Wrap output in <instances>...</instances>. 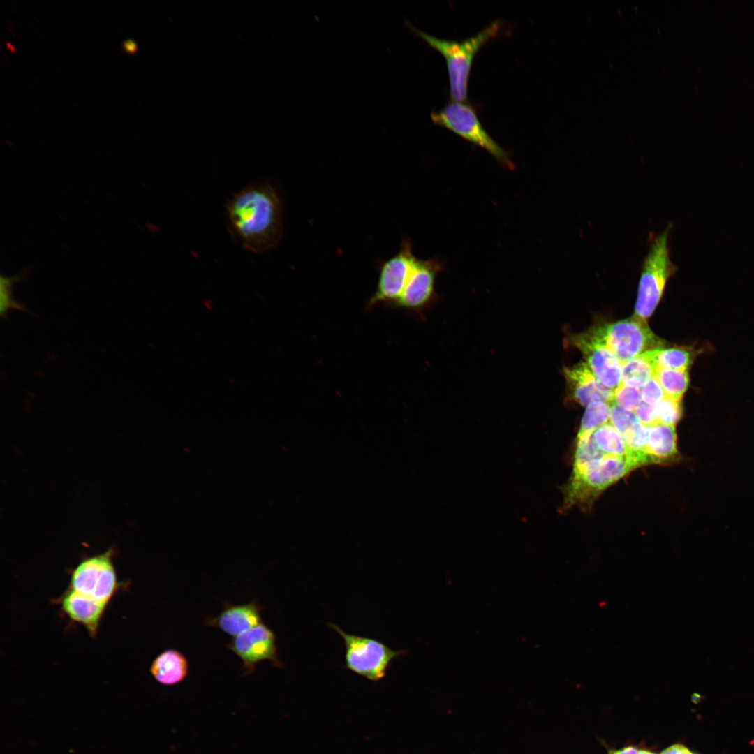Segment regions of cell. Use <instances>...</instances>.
<instances>
[{
  "label": "cell",
  "instance_id": "obj_1",
  "mask_svg": "<svg viewBox=\"0 0 754 754\" xmlns=\"http://www.w3.org/2000/svg\"><path fill=\"white\" fill-rule=\"evenodd\" d=\"M226 213L234 234L251 252L267 251L282 239V204L269 184L250 186L235 193L226 205Z\"/></svg>",
  "mask_w": 754,
  "mask_h": 754
},
{
  "label": "cell",
  "instance_id": "obj_2",
  "mask_svg": "<svg viewBox=\"0 0 754 754\" xmlns=\"http://www.w3.org/2000/svg\"><path fill=\"white\" fill-rule=\"evenodd\" d=\"M404 23L413 33L443 54L447 64L450 97L455 101H466L473 59L487 42L498 34L502 21L495 20L477 34L461 40L438 38L420 30L408 20Z\"/></svg>",
  "mask_w": 754,
  "mask_h": 754
},
{
  "label": "cell",
  "instance_id": "obj_3",
  "mask_svg": "<svg viewBox=\"0 0 754 754\" xmlns=\"http://www.w3.org/2000/svg\"><path fill=\"white\" fill-rule=\"evenodd\" d=\"M670 230L671 225L669 224L653 237L643 261L634 315L644 320L654 311L668 279L677 269L670 257L668 239Z\"/></svg>",
  "mask_w": 754,
  "mask_h": 754
},
{
  "label": "cell",
  "instance_id": "obj_4",
  "mask_svg": "<svg viewBox=\"0 0 754 754\" xmlns=\"http://www.w3.org/2000/svg\"><path fill=\"white\" fill-rule=\"evenodd\" d=\"M640 466L630 457L604 456L589 464L582 471L572 473L565 488V508L575 504L586 506L599 493Z\"/></svg>",
  "mask_w": 754,
  "mask_h": 754
},
{
  "label": "cell",
  "instance_id": "obj_5",
  "mask_svg": "<svg viewBox=\"0 0 754 754\" xmlns=\"http://www.w3.org/2000/svg\"><path fill=\"white\" fill-rule=\"evenodd\" d=\"M327 624L343 639L346 668L370 681L384 678L392 662L407 653L406 650H393L376 639L346 633L333 623Z\"/></svg>",
  "mask_w": 754,
  "mask_h": 754
},
{
  "label": "cell",
  "instance_id": "obj_6",
  "mask_svg": "<svg viewBox=\"0 0 754 754\" xmlns=\"http://www.w3.org/2000/svg\"><path fill=\"white\" fill-rule=\"evenodd\" d=\"M433 122L445 127L490 154L502 165L514 170L508 153L486 131L474 108L464 102L452 101L441 110L432 112Z\"/></svg>",
  "mask_w": 754,
  "mask_h": 754
},
{
  "label": "cell",
  "instance_id": "obj_7",
  "mask_svg": "<svg viewBox=\"0 0 754 754\" xmlns=\"http://www.w3.org/2000/svg\"><path fill=\"white\" fill-rule=\"evenodd\" d=\"M606 347L622 363L646 351L663 348V341L653 334L646 320L633 315L626 319L593 327Z\"/></svg>",
  "mask_w": 754,
  "mask_h": 754
},
{
  "label": "cell",
  "instance_id": "obj_8",
  "mask_svg": "<svg viewBox=\"0 0 754 754\" xmlns=\"http://www.w3.org/2000/svg\"><path fill=\"white\" fill-rule=\"evenodd\" d=\"M411 241L404 239L397 253L378 263V276L374 293L366 304L367 310L381 304L393 308L399 299L415 266Z\"/></svg>",
  "mask_w": 754,
  "mask_h": 754
},
{
  "label": "cell",
  "instance_id": "obj_9",
  "mask_svg": "<svg viewBox=\"0 0 754 754\" xmlns=\"http://www.w3.org/2000/svg\"><path fill=\"white\" fill-rule=\"evenodd\" d=\"M113 549L82 560L73 570L71 589L108 604L117 589Z\"/></svg>",
  "mask_w": 754,
  "mask_h": 754
},
{
  "label": "cell",
  "instance_id": "obj_10",
  "mask_svg": "<svg viewBox=\"0 0 754 754\" xmlns=\"http://www.w3.org/2000/svg\"><path fill=\"white\" fill-rule=\"evenodd\" d=\"M226 646L242 660L246 674L264 660L279 667L283 665L278 656L276 635L263 623L234 637Z\"/></svg>",
  "mask_w": 754,
  "mask_h": 754
},
{
  "label": "cell",
  "instance_id": "obj_11",
  "mask_svg": "<svg viewBox=\"0 0 754 754\" xmlns=\"http://www.w3.org/2000/svg\"><path fill=\"white\" fill-rule=\"evenodd\" d=\"M572 345L582 353L586 364L605 387L615 390L621 383L622 362L606 347L593 328L575 335Z\"/></svg>",
  "mask_w": 754,
  "mask_h": 754
},
{
  "label": "cell",
  "instance_id": "obj_12",
  "mask_svg": "<svg viewBox=\"0 0 754 754\" xmlns=\"http://www.w3.org/2000/svg\"><path fill=\"white\" fill-rule=\"evenodd\" d=\"M443 268L442 263L438 258H418L393 308L416 311L426 306L434 297L436 278Z\"/></svg>",
  "mask_w": 754,
  "mask_h": 754
},
{
  "label": "cell",
  "instance_id": "obj_13",
  "mask_svg": "<svg viewBox=\"0 0 754 754\" xmlns=\"http://www.w3.org/2000/svg\"><path fill=\"white\" fill-rule=\"evenodd\" d=\"M564 374L572 397L582 406L596 401L610 404L614 390L604 387L595 377L586 362H581L564 369Z\"/></svg>",
  "mask_w": 754,
  "mask_h": 754
},
{
  "label": "cell",
  "instance_id": "obj_14",
  "mask_svg": "<svg viewBox=\"0 0 754 754\" xmlns=\"http://www.w3.org/2000/svg\"><path fill=\"white\" fill-rule=\"evenodd\" d=\"M261 611L262 607L255 601L237 605L227 604L217 616L207 619L206 624L235 637L261 623Z\"/></svg>",
  "mask_w": 754,
  "mask_h": 754
},
{
  "label": "cell",
  "instance_id": "obj_15",
  "mask_svg": "<svg viewBox=\"0 0 754 754\" xmlns=\"http://www.w3.org/2000/svg\"><path fill=\"white\" fill-rule=\"evenodd\" d=\"M61 603L63 610L72 620L85 626L91 637L96 635L106 603L71 589L64 593Z\"/></svg>",
  "mask_w": 754,
  "mask_h": 754
},
{
  "label": "cell",
  "instance_id": "obj_16",
  "mask_svg": "<svg viewBox=\"0 0 754 754\" xmlns=\"http://www.w3.org/2000/svg\"><path fill=\"white\" fill-rule=\"evenodd\" d=\"M711 350L712 346L708 343L656 348L640 355L652 366L655 371L658 369L688 371L699 355Z\"/></svg>",
  "mask_w": 754,
  "mask_h": 754
},
{
  "label": "cell",
  "instance_id": "obj_17",
  "mask_svg": "<svg viewBox=\"0 0 754 754\" xmlns=\"http://www.w3.org/2000/svg\"><path fill=\"white\" fill-rule=\"evenodd\" d=\"M647 427L644 451L647 464H670L679 460L675 426L658 424Z\"/></svg>",
  "mask_w": 754,
  "mask_h": 754
},
{
  "label": "cell",
  "instance_id": "obj_18",
  "mask_svg": "<svg viewBox=\"0 0 754 754\" xmlns=\"http://www.w3.org/2000/svg\"><path fill=\"white\" fill-rule=\"evenodd\" d=\"M150 672L158 683L165 686L175 685L187 677L188 663L179 651L166 649L153 660Z\"/></svg>",
  "mask_w": 754,
  "mask_h": 754
},
{
  "label": "cell",
  "instance_id": "obj_19",
  "mask_svg": "<svg viewBox=\"0 0 754 754\" xmlns=\"http://www.w3.org/2000/svg\"><path fill=\"white\" fill-rule=\"evenodd\" d=\"M591 436L594 443L604 455L632 457L621 436L610 422L594 430Z\"/></svg>",
  "mask_w": 754,
  "mask_h": 754
},
{
  "label": "cell",
  "instance_id": "obj_20",
  "mask_svg": "<svg viewBox=\"0 0 754 754\" xmlns=\"http://www.w3.org/2000/svg\"><path fill=\"white\" fill-rule=\"evenodd\" d=\"M655 377L658 380L666 396L676 400H682L689 387L690 377L688 371L658 369L656 371Z\"/></svg>",
  "mask_w": 754,
  "mask_h": 754
},
{
  "label": "cell",
  "instance_id": "obj_21",
  "mask_svg": "<svg viewBox=\"0 0 754 754\" xmlns=\"http://www.w3.org/2000/svg\"><path fill=\"white\" fill-rule=\"evenodd\" d=\"M652 366L640 355L622 363L621 383L627 386L639 388L655 376Z\"/></svg>",
  "mask_w": 754,
  "mask_h": 754
},
{
  "label": "cell",
  "instance_id": "obj_22",
  "mask_svg": "<svg viewBox=\"0 0 754 754\" xmlns=\"http://www.w3.org/2000/svg\"><path fill=\"white\" fill-rule=\"evenodd\" d=\"M591 435L592 432L577 435L572 473L582 471L591 462L605 456L597 448Z\"/></svg>",
  "mask_w": 754,
  "mask_h": 754
},
{
  "label": "cell",
  "instance_id": "obj_23",
  "mask_svg": "<svg viewBox=\"0 0 754 754\" xmlns=\"http://www.w3.org/2000/svg\"><path fill=\"white\" fill-rule=\"evenodd\" d=\"M610 422V405L605 401L589 404L582 417L578 434L593 432Z\"/></svg>",
  "mask_w": 754,
  "mask_h": 754
},
{
  "label": "cell",
  "instance_id": "obj_24",
  "mask_svg": "<svg viewBox=\"0 0 754 754\" xmlns=\"http://www.w3.org/2000/svg\"><path fill=\"white\" fill-rule=\"evenodd\" d=\"M659 424L675 426L683 415L681 401L667 396L656 405Z\"/></svg>",
  "mask_w": 754,
  "mask_h": 754
},
{
  "label": "cell",
  "instance_id": "obj_25",
  "mask_svg": "<svg viewBox=\"0 0 754 754\" xmlns=\"http://www.w3.org/2000/svg\"><path fill=\"white\" fill-rule=\"evenodd\" d=\"M611 403H614L626 411L634 412L642 403L640 390L636 387L625 385L621 383L614 390Z\"/></svg>",
  "mask_w": 754,
  "mask_h": 754
},
{
  "label": "cell",
  "instance_id": "obj_26",
  "mask_svg": "<svg viewBox=\"0 0 754 754\" xmlns=\"http://www.w3.org/2000/svg\"><path fill=\"white\" fill-rule=\"evenodd\" d=\"M610 422L621 435L633 426L640 423L634 412L626 411L614 403L610 404Z\"/></svg>",
  "mask_w": 754,
  "mask_h": 754
},
{
  "label": "cell",
  "instance_id": "obj_27",
  "mask_svg": "<svg viewBox=\"0 0 754 754\" xmlns=\"http://www.w3.org/2000/svg\"><path fill=\"white\" fill-rule=\"evenodd\" d=\"M640 390L642 401L649 405H656L665 396L662 387L655 376L651 378L641 387Z\"/></svg>",
  "mask_w": 754,
  "mask_h": 754
},
{
  "label": "cell",
  "instance_id": "obj_28",
  "mask_svg": "<svg viewBox=\"0 0 754 754\" xmlns=\"http://www.w3.org/2000/svg\"><path fill=\"white\" fill-rule=\"evenodd\" d=\"M12 283V279L8 278L1 277V304L0 311L1 316H6L8 311L13 309H23L17 302H15L10 294V286Z\"/></svg>",
  "mask_w": 754,
  "mask_h": 754
},
{
  "label": "cell",
  "instance_id": "obj_29",
  "mask_svg": "<svg viewBox=\"0 0 754 754\" xmlns=\"http://www.w3.org/2000/svg\"><path fill=\"white\" fill-rule=\"evenodd\" d=\"M640 423L644 427L659 424L656 405L642 402L634 411Z\"/></svg>",
  "mask_w": 754,
  "mask_h": 754
},
{
  "label": "cell",
  "instance_id": "obj_30",
  "mask_svg": "<svg viewBox=\"0 0 754 754\" xmlns=\"http://www.w3.org/2000/svg\"><path fill=\"white\" fill-rule=\"evenodd\" d=\"M660 754H695L685 746L676 744L663 750Z\"/></svg>",
  "mask_w": 754,
  "mask_h": 754
},
{
  "label": "cell",
  "instance_id": "obj_31",
  "mask_svg": "<svg viewBox=\"0 0 754 754\" xmlns=\"http://www.w3.org/2000/svg\"><path fill=\"white\" fill-rule=\"evenodd\" d=\"M124 50L129 54L135 53L137 50V45L135 41L131 39L126 40L123 44Z\"/></svg>",
  "mask_w": 754,
  "mask_h": 754
},
{
  "label": "cell",
  "instance_id": "obj_32",
  "mask_svg": "<svg viewBox=\"0 0 754 754\" xmlns=\"http://www.w3.org/2000/svg\"><path fill=\"white\" fill-rule=\"evenodd\" d=\"M614 754H637L638 751L635 747L628 746L613 752Z\"/></svg>",
  "mask_w": 754,
  "mask_h": 754
},
{
  "label": "cell",
  "instance_id": "obj_33",
  "mask_svg": "<svg viewBox=\"0 0 754 754\" xmlns=\"http://www.w3.org/2000/svg\"><path fill=\"white\" fill-rule=\"evenodd\" d=\"M637 754H655L646 750H640Z\"/></svg>",
  "mask_w": 754,
  "mask_h": 754
},
{
  "label": "cell",
  "instance_id": "obj_34",
  "mask_svg": "<svg viewBox=\"0 0 754 754\" xmlns=\"http://www.w3.org/2000/svg\"><path fill=\"white\" fill-rule=\"evenodd\" d=\"M610 754H614V753H610Z\"/></svg>",
  "mask_w": 754,
  "mask_h": 754
}]
</instances>
